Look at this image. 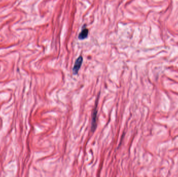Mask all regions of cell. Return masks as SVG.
<instances>
[{"label": "cell", "instance_id": "cell-2", "mask_svg": "<svg viewBox=\"0 0 178 177\" xmlns=\"http://www.w3.org/2000/svg\"><path fill=\"white\" fill-rule=\"evenodd\" d=\"M97 114H98V110H96V107L93 111V115H92V124H91V130L94 132L96 130L97 126Z\"/></svg>", "mask_w": 178, "mask_h": 177}, {"label": "cell", "instance_id": "cell-1", "mask_svg": "<svg viewBox=\"0 0 178 177\" xmlns=\"http://www.w3.org/2000/svg\"><path fill=\"white\" fill-rule=\"evenodd\" d=\"M83 62V57L82 56H80L74 62V66L72 69V72L74 75H76L78 73V71L80 70V68Z\"/></svg>", "mask_w": 178, "mask_h": 177}, {"label": "cell", "instance_id": "cell-3", "mask_svg": "<svg viewBox=\"0 0 178 177\" xmlns=\"http://www.w3.org/2000/svg\"><path fill=\"white\" fill-rule=\"evenodd\" d=\"M88 33L89 30L88 29H86V28L82 29L81 32H80V34H79V36H78L79 39L82 40L86 39L88 36Z\"/></svg>", "mask_w": 178, "mask_h": 177}]
</instances>
